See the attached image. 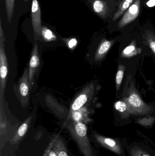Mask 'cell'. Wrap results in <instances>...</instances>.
<instances>
[{"label":"cell","instance_id":"obj_13","mask_svg":"<svg viewBox=\"0 0 155 156\" xmlns=\"http://www.w3.org/2000/svg\"><path fill=\"white\" fill-rule=\"evenodd\" d=\"M112 41L104 40L99 46L95 55V60H100L103 58L112 46Z\"/></svg>","mask_w":155,"mask_h":156},{"label":"cell","instance_id":"obj_26","mask_svg":"<svg viewBox=\"0 0 155 156\" xmlns=\"http://www.w3.org/2000/svg\"><path fill=\"white\" fill-rule=\"evenodd\" d=\"M43 156H47V154H46L45 153V152Z\"/></svg>","mask_w":155,"mask_h":156},{"label":"cell","instance_id":"obj_9","mask_svg":"<svg viewBox=\"0 0 155 156\" xmlns=\"http://www.w3.org/2000/svg\"><path fill=\"white\" fill-rule=\"evenodd\" d=\"M50 143L57 156H69L65 144L59 135H55Z\"/></svg>","mask_w":155,"mask_h":156},{"label":"cell","instance_id":"obj_2","mask_svg":"<svg viewBox=\"0 0 155 156\" xmlns=\"http://www.w3.org/2000/svg\"><path fill=\"white\" fill-rule=\"evenodd\" d=\"M4 33L2 27V20L0 18V103H2L8 75V60L5 49Z\"/></svg>","mask_w":155,"mask_h":156},{"label":"cell","instance_id":"obj_7","mask_svg":"<svg viewBox=\"0 0 155 156\" xmlns=\"http://www.w3.org/2000/svg\"><path fill=\"white\" fill-rule=\"evenodd\" d=\"M32 19L33 28L35 35H41L42 27L41 9L38 0H32Z\"/></svg>","mask_w":155,"mask_h":156},{"label":"cell","instance_id":"obj_17","mask_svg":"<svg viewBox=\"0 0 155 156\" xmlns=\"http://www.w3.org/2000/svg\"><path fill=\"white\" fill-rule=\"evenodd\" d=\"M5 4L7 20L9 23H11L14 8L15 0H5Z\"/></svg>","mask_w":155,"mask_h":156},{"label":"cell","instance_id":"obj_19","mask_svg":"<svg viewBox=\"0 0 155 156\" xmlns=\"http://www.w3.org/2000/svg\"><path fill=\"white\" fill-rule=\"evenodd\" d=\"M131 156H150L149 154L143 149L137 147L132 148L131 151Z\"/></svg>","mask_w":155,"mask_h":156},{"label":"cell","instance_id":"obj_22","mask_svg":"<svg viewBox=\"0 0 155 156\" xmlns=\"http://www.w3.org/2000/svg\"><path fill=\"white\" fill-rule=\"evenodd\" d=\"M45 152L46 153L47 156H57L56 153L52 149V144H51V143H50L48 145V147Z\"/></svg>","mask_w":155,"mask_h":156},{"label":"cell","instance_id":"obj_11","mask_svg":"<svg viewBox=\"0 0 155 156\" xmlns=\"http://www.w3.org/2000/svg\"><path fill=\"white\" fill-rule=\"evenodd\" d=\"M94 11L101 17L105 18L108 11V6L103 0H94L93 3Z\"/></svg>","mask_w":155,"mask_h":156},{"label":"cell","instance_id":"obj_18","mask_svg":"<svg viewBox=\"0 0 155 156\" xmlns=\"http://www.w3.org/2000/svg\"><path fill=\"white\" fill-rule=\"evenodd\" d=\"M41 35L46 41H54L56 39V36L54 33L45 27H42Z\"/></svg>","mask_w":155,"mask_h":156},{"label":"cell","instance_id":"obj_27","mask_svg":"<svg viewBox=\"0 0 155 156\" xmlns=\"http://www.w3.org/2000/svg\"><path fill=\"white\" fill-rule=\"evenodd\" d=\"M28 1H29V0H24L25 2H28Z\"/></svg>","mask_w":155,"mask_h":156},{"label":"cell","instance_id":"obj_8","mask_svg":"<svg viewBox=\"0 0 155 156\" xmlns=\"http://www.w3.org/2000/svg\"><path fill=\"white\" fill-rule=\"evenodd\" d=\"M95 138L99 144L104 147L118 154H122V147L119 143L112 138L100 135L98 134L94 135Z\"/></svg>","mask_w":155,"mask_h":156},{"label":"cell","instance_id":"obj_23","mask_svg":"<svg viewBox=\"0 0 155 156\" xmlns=\"http://www.w3.org/2000/svg\"><path fill=\"white\" fill-rule=\"evenodd\" d=\"M77 41L76 38H73L70 39L68 42V45L69 48H73L77 45Z\"/></svg>","mask_w":155,"mask_h":156},{"label":"cell","instance_id":"obj_5","mask_svg":"<svg viewBox=\"0 0 155 156\" xmlns=\"http://www.w3.org/2000/svg\"><path fill=\"white\" fill-rule=\"evenodd\" d=\"M141 2V0H135L118 23L119 28H123L136 19L140 13Z\"/></svg>","mask_w":155,"mask_h":156},{"label":"cell","instance_id":"obj_25","mask_svg":"<svg viewBox=\"0 0 155 156\" xmlns=\"http://www.w3.org/2000/svg\"><path fill=\"white\" fill-rule=\"evenodd\" d=\"M148 7H153L155 5V0H149L147 3Z\"/></svg>","mask_w":155,"mask_h":156},{"label":"cell","instance_id":"obj_1","mask_svg":"<svg viewBox=\"0 0 155 156\" xmlns=\"http://www.w3.org/2000/svg\"><path fill=\"white\" fill-rule=\"evenodd\" d=\"M84 156H93L92 146L87 134V127L82 122H70L66 125Z\"/></svg>","mask_w":155,"mask_h":156},{"label":"cell","instance_id":"obj_15","mask_svg":"<svg viewBox=\"0 0 155 156\" xmlns=\"http://www.w3.org/2000/svg\"><path fill=\"white\" fill-rule=\"evenodd\" d=\"M128 102L132 107L137 110H140L143 107V103L140 97L136 94L133 93L131 94L128 98Z\"/></svg>","mask_w":155,"mask_h":156},{"label":"cell","instance_id":"obj_6","mask_svg":"<svg viewBox=\"0 0 155 156\" xmlns=\"http://www.w3.org/2000/svg\"><path fill=\"white\" fill-rule=\"evenodd\" d=\"M40 64V59L38 53V45L35 43L31 55L28 70L29 82L31 88L34 82V77L37 73Z\"/></svg>","mask_w":155,"mask_h":156},{"label":"cell","instance_id":"obj_21","mask_svg":"<svg viewBox=\"0 0 155 156\" xmlns=\"http://www.w3.org/2000/svg\"><path fill=\"white\" fill-rule=\"evenodd\" d=\"M124 76V70L123 69H119L117 71L116 75V88L118 89L121 85V83L123 80Z\"/></svg>","mask_w":155,"mask_h":156},{"label":"cell","instance_id":"obj_12","mask_svg":"<svg viewBox=\"0 0 155 156\" xmlns=\"http://www.w3.org/2000/svg\"><path fill=\"white\" fill-rule=\"evenodd\" d=\"M134 0H122L116 12L113 17V21H115L119 18L133 3Z\"/></svg>","mask_w":155,"mask_h":156},{"label":"cell","instance_id":"obj_20","mask_svg":"<svg viewBox=\"0 0 155 156\" xmlns=\"http://www.w3.org/2000/svg\"><path fill=\"white\" fill-rule=\"evenodd\" d=\"M115 107L117 111L121 112H123L126 109V105L125 103L122 101L116 102L115 105Z\"/></svg>","mask_w":155,"mask_h":156},{"label":"cell","instance_id":"obj_10","mask_svg":"<svg viewBox=\"0 0 155 156\" xmlns=\"http://www.w3.org/2000/svg\"><path fill=\"white\" fill-rule=\"evenodd\" d=\"M32 119V115L29 116L20 126L16 134L12 140V142L13 144H17L23 137L24 136L27 132L29 126L31 124Z\"/></svg>","mask_w":155,"mask_h":156},{"label":"cell","instance_id":"obj_4","mask_svg":"<svg viewBox=\"0 0 155 156\" xmlns=\"http://www.w3.org/2000/svg\"><path fill=\"white\" fill-rule=\"evenodd\" d=\"M94 85L93 83L86 86L73 102L70 108L69 113L78 111L90 100L93 94Z\"/></svg>","mask_w":155,"mask_h":156},{"label":"cell","instance_id":"obj_24","mask_svg":"<svg viewBox=\"0 0 155 156\" xmlns=\"http://www.w3.org/2000/svg\"><path fill=\"white\" fill-rule=\"evenodd\" d=\"M135 50V47L133 45H130L126 47L124 50L123 54L125 55H129V54L132 53Z\"/></svg>","mask_w":155,"mask_h":156},{"label":"cell","instance_id":"obj_3","mask_svg":"<svg viewBox=\"0 0 155 156\" xmlns=\"http://www.w3.org/2000/svg\"><path fill=\"white\" fill-rule=\"evenodd\" d=\"M30 83L28 77V70L26 67L17 85V92L22 106L25 107L29 103L30 96Z\"/></svg>","mask_w":155,"mask_h":156},{"label":"cell","instance_id":"obj_14","mask_svg":"<svg viewBox=\"0 0 155 156\" xmlns=\"http://www.w3.org/2000/svg\"><path fill=\"white\" fill-rule=\"evenodd\" d=\"M70 118L72 120V122H82L84 123H86L89 122V119L87 117V114L84 112L82 109L76 112H72L69 113Z\"/></svg>","mask_w":155,"mask_h":156},{"label":"cell","instance_id":"obj_16","mask_svg":"<svg viewBox=\"0 0 155 156\" xmlns=\"http://www.w3.org/2000/svg\"><path fill=\"white\" fill-rule=\"evenodd\" d=\"M144 37L150 48L153 52L155 56V35L154 33L150 30H146L145 32Z\"/></svg>","mask_w":155,"mask_h":156}]
</instances>
